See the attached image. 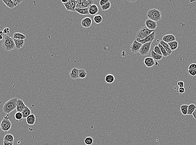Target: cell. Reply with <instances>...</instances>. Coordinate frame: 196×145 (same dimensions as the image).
Returning a JSON list of instances; mask_svg holds the SVG:
<instances>
[{
  "label": "cell",
  "instance_id": "cell-51",
  "mask_svg": "<svg viewBox=\"0 0 196 145\" xmlns=\"http://www.w3.org/2000/svg\"><path fill=\"white\" fill-rule=\"evenodd\" d=\"M4 39V36H0V40H3Z\"/></svg>",
  "mask_w": 196,
  "mask_h": 145
},
{
  "label": "cell",
  "instance_id": "cell-5",
  "mask_svg": "<svg viewBox=\"0 0 196 145\" xmlns=\"http://www.w3.org/2000/svg\"><path fill=\"white\" fill-rule=\"evenodd\" d=\"M94 0H78L76 9H88L89 7L93 4Z\"/></svg>",
  "mask_w": 196,
  "mask_h": 145
},
{
  "label": "cell",
  "instance_id": "cell-10",
  "mask_svg": "<svg viewBox=\"0 0 196 145\" xmlns=\"http://www.w3.org/2000/svg\"><path fill=\"white\" fill-rule=\"evenodd\" d=\"M145 24L146 25V27L148 29L151 30L155 31V30L156 29L157 26V24L156 22L149 19L146 20L145 22Z\"/></svg>",
  "mask_w": 196,
  "mask_h": 145
},
{
  "label": "cell",
  "instance_id": "cell-28",
  "mask_svg": "<svg viewBox=\"0 0 196 145\" xmlns=\"http://www.w3.org/2000/svg\"><path fill=\"white\" fill-rule=\"evenodd\" d=\"M2 1L5 4L7 7L10 9H14V7H15L12 0H3Z\"/></svg>",
  "mask_w": 196,
  "mask_h": 145
},
{
  "label": "cell",
  "instance_id": "cell-7",
  "mask_svg": "<svg viewBox=\"0 0 196 145\" xmlns=\"http://www.w3.org/2000/svg\"><path fill=\"white\" fill-rule=\"evenodd\" d=\"M12 123L9 120L4 119L0 123V128L3 131L7 133L11 129Z\"/></svg>",
  "mask_w": 196,
  "mask_h": 145
},
{
  "label": "cell",
  "instance_id": "cell-15",
  "mask_svg": "<svg viewBox=\"0 0 196 145\" xmlns=\"http://www.w3.org/2000/svg\"><path fill=\"white\" fill-rule=\"evenodd\" d=\"M88 10L89 14L91 15H94L99 12V8L96 4H93L89 7Z\"/></svg>",
  "mask_w": 196,
  "mask_h": 145
},
{
  "label": "cell",
  "instance_id": "cell-19",
  "mask_svg": "<svg viewBox=\"0 0 196 145\" xmlns=\"http://www.w3.org/2000/svg\"><path fill=\"white\" fill-rule=\"evenodd\" d=\"M160 44L164 47V48L165 49V50L166 51V52L170 55L171 54H172V51L169 45L168 44L166 43L165 42H164L163 40H161L160 42Z\"/></svg>",
  "mask_w": 196,
  "mask_h": 145
},
{
  "label": "cell",
  "instance_id": "cell-38",
  "mask_svg": "<svg viewBox=\"0 0 196 145\" xmlns=\"http://www.w3.org/2000/svg\"><path fill=\"white\" fill-rule=\"evenodd\" d=\"M154 52H155V53L160 55L162 56V54L161 53V50L160 49V48L159 47H158V45L157 46H155L154 48Z\"/></svg>",
  "mask_w": 196,
  "mask_h": 145
},
{
  "label": "cell",
  "instance_id": "cell-47",
  "mask_svg": "<svg viewBox=\"0 0 196 145\" xmlns=\"http://www.w3.org/2000/svg\"><path fill=\"white\" fill-rule=\"evenodd\" d=\"M4 145H14V143H11V142L4 141Z\"/></svg>",
  "mask_w": 196,
  "mask_h": 145
},
{
  "label": "cell",
  "instance_id": "cell-23",
  "mask_svg": "<svg viewBox=\"0 0 196 145\" xmlns=\"http://www.w3.org/2000/svg\"><path fill=\"white\" fill-rule=\"evenodd\" d=\"M168 44L170 48L172 51H173L176 50L179 46L178 42L177 41H174L171 42Z\"/></svg>",
  "mask_w": 196,
  "mask_h": 145
},
{
  "label": "cell",
  "instance_id": "cell-52",
  "mask_svg": "<svg viewBox=\"0 0 196 145\" xmlns=\"http://www.w3.org/2000/svg\"><path fill=\"white\" fill-rule=\"evenodd\" d=\"M128 2H130V3H134L136 1V0H128Z\"/></svg>",
  "mask_w": 196,
  "mask_h": 145
},
{
  "label": "cell",
  "instance_id": "cell-11",
  "mask_svg": "<svg viewBox=\"0 0 196 145\" xmlns=\"http://www.w3.org/2000/svg\"><path fill=\"white\" fill-rule=\"evenodd\" d=\"M26 105H25L24 102L23 101V100L21 99H18L17 102L16 104V109L18 112H22L25 107H26Z\"/></svg>",
  "mask_w": 196,
  "mask_h": 145
},
{
  "label": "cell",
  "instance_id": "cell-26",
  "mask_svg": "<svg viewBox=\"0 0 196 145\" xmlns=\"http://www.w3.org/2000/svg\"><path fill=\"white\" fill-rule=\"evenodd\" d=\"M189 105L184 104L180 106V111L182 115L184 116H186L187 115L188 109Z\"/></svg>",
  "mask_w": 196,
  "mask_h": 145
},
{
  "label": "cell",
  "instance_id": "cell-32",
  "mask_svg": "<svg viewBox=\"0 0 196 145\" xmlns=\"http://www.w3.org/2000/svg\"><path fill=\"white\" fill-rule=\"evenodd\" d=\"M102 17L100 15H96L94 17V21L97 24H99L102 21Z\"/></svg>",
  "mask_w": 196,
  "mask_h": 145
},
{
  "label": "cell",
  "instance_id": "cell-33",
  "mask_svg": "<svg viewBox=\"0 0 196 145\" xmlns=\"http://www.w3.org/2000/svg\"><path fill=\"white\" fill-rule=\"evenodd\" d=\"M14 118L17 121H21L23 119V115L22 114V112H17L15 114Z\"/></svg>",
  "mask_w": 196,
  "mask_h": 145
},
{
  "label": "cell",
  "instance_id": "cell-42",
  "mask_svg": "<svg viewBox=\"0 0 196 145\" xmlns=\"http://www.w3.org/2000/svg\"><path fill=\"white\" fill-rule=\"evenodd\" d=\"M13 1L14 2L15 7H16V6H17L19 4H21V2L23 1L22 0H14Z\"/></svg>",
  "mask_w": 196,
  "mask_h": 145
},
{
  "label": "cell",
  "instance_id": "cell-4",
  "mask_svg": "<svg viewBox=\"0 0 196 145\" xmlns=\"http://www.w3.org/2000/svg\"><path fill=\"white\" fill-rule=\"evenodd\" d=\"M155 31L148 29L146 26H144L141 29L137 32L136 36V40H142L149 36L151 33Z\"/></svg>",
  "mask_w": 196,
  "mask_h": 145
},
{
  "label": "cell",
  "instance_id": "cell-16",
  "mask_svg": "<svg viewBox=\"0 0 196 145\" xmlns=\"http://www.w3.org/2000/svg\"><path fill=\"white\" fill-rule=\"evenodd\" d=\"M78 70L76 68H73L70 73V77L73 80H76L78 78Z\"/></svg>",
  "mask_w": 196,
  "mask_h": 145
},
{
  "label": "cell",
  "instance_id": "cell-2",
  "mask_svg": "<svg viewBox=\"0 0 196 145\" xmlns=\"http://www.w3.org/2000/svg\"><path fill=\"white\" fill-rule=\"evenodd\" d=\"M18 99L17 97H14L5 102L3 107V110L5 114H9L16 109Z\"/></svg>",
  "mask_w": 196,
  "mask_h": 145
},
{
  "label": "cell",
  "instance_id": "cell-41",
  "mask_svg": "<svg viewBox=\"0 0 196 145\" xmlns=\"http://www.w3.org/2000/svg\"><path fill=\"white\" fill-rule=\"evenodd\" d=\"M189 69H196V64L192 63L190 64L188 67V70Z\"/></svg>",
  "mask_w": 196,
  "mask_h": 145
},
{
  "label": "cell",
  "instance_id": "cell-50",
  "mask_svg": "<svg viewBox=\"0 0 196 145\" xmlns=\"http://www.w3.org/2000/svg\"><path fill=\"white\" fill-rule=\"evenodd\" d=\"M68 0H61V2H62L63 4H66V3H68Z\"/></svg>",
  "mask_w": 196,
  "mask_h": 145
},
{
  "label": "cell",
  "instance_id": "cell-29",
  "mask_svg": "<svg viewBox=\"0 0 196 145\" xmlns=\"http://www.w3.org/2000/svg\"><path fill=\"white\" fill-rule=\"evenodd\" d=\"M14 137L11 134H7L4 138V141L14 143Z\"/></svg>",
  "mask_w": 196,
  "mask_h": 145
},
{
  "label": "cell",
  "instance_id": "cell-37",
  "mask_svg": "<svg viewBox=\"0 0 196 145\" xmlns=\"http://www.w3.org/2000/svg\"><path fill=\"white\" fill-rule=\"evenodd\" d=\"M63 4L67 10L68 11H73V9L71 7V5L69 3H68H68H67L66 4Z\"/></svg>",
  "mask_w": 196,
  "mask_h": 145
},
{
  "label": "cell",
  "instance_id": "cell-24",
  "mask_svg": "<svg viewBox=\"0 0 196 145\" xmlns=\"http://www.w3.org/2000/svg\"><path fill=\"white\" fill-rule=\"evenodd\" d=\"M75 11L82 15H87L89 14L88 9H75Z\"/></svg>",
  "mask_w": 196,
  "mask_h": 145
},
{
  "label": "cell",
  "instance_id": "cell-34",
  "mask_svg": "<svg viewBox=\"0 0 196 145\" xmlns=\"http://www.w3.org/2000/svg\"><path fill=\"white\" fill-rule=\"evenodd\" d=\"M94 140L91 137H87L84 140V143L87 145H91L93 143Z\"/></svg>",
  "mask_w": 196,
  "mask_h": 145
},
{
  "label": "cell",
  "instance_id": "cell-8",
  "mask_svg": "<svg viewBox=\"0 0 196 145\" xmlns=\"http://www.w3.org/2000/svg\"><path fill=\"white\" fill-rule=\"evenodd\" d=\"M142 45V44L137 42L136 39L134 40V42L130 46V49L132 54H137L138 52H139Z\"/></svg>",
  "mask_w": 196,
  "mask_h": 145
},
{
  "label": "cell",
  "instance_id": "cell-12",
  "mask_svg": "<svg viewBox=\"0 0 196 145\" xmlns=\"http://www.w3.org/2000/svg\"><path fill=\"white\" fill-rule=\"evenodd\" d=\"M81 25L84 28H89L92 25L91 19L89 17H86L84 18L82 21Z\"/></svg>",
  "mask_w": 196,
  "mask_h": 145
},
{
  "label": "cell",
  "instance_id": "cell-13",
  "mask_svg": "<svg viewBox=\"0 0 196 145\" xmlns=\"http://www.w3.org/2000/svg\"><path fill=\"white\" fill-rule=\"evenodd\" d=\"M144 64L147 68H151L156 64L155 60L151 57H146L144 59Z\"/></svg>",
  "mask_w": 196,
  "mask_h": 145
},
{
  "label": "cell",
  "instance_id": "cell-48",
  "mask_svg": "<svg viewBox=\"0 0 196 145\" xmlns=\"http://www.w3.org/2000/svg\"><path fill=\"white\" fill-rule=\"evenodd\" d=\"M193 116L194 117V119L196 120V108L195 110H194V112H193L192 114Z\"/></svg>",
  "mask_w": 196,
  "mask_h": 145
},
{
  "label": "cell",
  "instance_id": "cell-44",
  "mask_svg": "<svg viewBox=\"0 0 196 145\" xmlns=\"http://www.w3.org/2000/svg\"><path fill=\"white\" fill-rule=\"evenodd\" d=\"M185 91V89L184 87H181V88H179V90H178V92H179V94L180 95H182L184 93Z\"/></svg>",
  "mask_w": 196,
  "mask_h": 145
},
{
  "label": "cell",
  "instance_id": "cell-25",
  "mask_svg": "<svg viewBox=\"0 0 196 145\" xmlns=\"http://www.w3.org/2000/svg\"><path fill=\"white\" fill-rule=\"evenodd\" d=\"M151 57L154 60H156V61L161 60V59L163 58V56L160 55L155 53L153 50H152L151 52Z\"/></svg>",
  "mask_w": 196,
  "mask_h": 145
},
{
  "label": "cell",
  "instance_id": "cell-3",
  "mask_svg": "<svg viewBox=\"0 0 196 145\" xmlns=\"http://www.w3.org/2000/svg\"><path fill=\"white\" fill-rule=\"evenodd\" d=\"M146 16L149 19L156 22L161 19V13L157 9H151L148 11Z\"/></svg>",
  "mask_w": 196,
  "mask_h": 145
},
{
  "label": "cell",
  "instance_id": "cell-35",
  "mask_svg": "<svg viewBox=\"0 0 196 145\" xmlns=\"http://www.w3.org/2000/svg\"><path fill=\"white\" fill-rule=\"evenodd\" d=\"M77 2H78V0H68V3H69L71 5V7L73 9V11H75V10L77 6Z\"/></svg>",
  "mask_w": 196,
  "mask_h": 145
},
{
  "label": "cell",
  "instance_id": "cell-31",
  "mask_svg": "<svg viewBox=\"0 0 196 145\" xmlns=\"http://www.w3.org/2000/svg\"><path fill=\"white\" fill-rule=\"evenodd\" d=\"M158 47H159L160 49L161 50V53L162 54V56L163 57H167L169 56H170V55L166 52V51L165 50V49L164 48V47L160 43L158 44Z\"/></svg>",
  "mask_w": 196,
  "mask_h": 145
},
{
  "label": "cell",
  "instance_id": "cell-1",
  "mask_svg": "<svg viewBox=\"0 0 196 145\" xmlns=\"http://www.w3.org/2000/svg\"><path fill=\"white\" fill-rule=\"evenodd\" d=\"M2 45L3 49L7 52L12 51L16 48L14 39L9 36L4 35Z\"/></svg>",
  "mask_w": 196,
  "mask_h": 145
},
{
  "label": "cell",
  "instance_id": "cell-17",
  "mask_svg": "<svg viewBox=\"0 0 196 145\" xmlns=\"http://www.w3.org/2000/svg\"><path fill=\"white\" fill-rule=\"evenodd\" d=\"M36 118L35 115L31 114L26 118V122L28 125L32 126L35 124Z\"/></svg>",
  "mask_w": 196,
  "mask_h": 145
},
{
  "label": "cell",
  "instance_id": "cell-30",
  "mask_svg": "<svg viewBox=\"0 0 196 145\" xmlns=\"http://www.w3.org/2000/svg\"><path fill=\"white\" fill-rule=\"evenodd\" d=\"M196 108V105L194 104H191L188 106V115H192L193 112Z\"/></svg>",
  "mask_w": 196,
  "mask_h": 145
},
{
  "label": "cell",
  "instance_id": "cell-22",
  "mask_svg": "<svg viewBox=\"0 0 196 145\" xmlns=\"http://www.w3.org/2000/svg\"><path fill=\"white\" fill-rule=\"evenodd\" d=\"M105 80L108 84H111L115 81V77L113 74H107L105 77Z\"/></svg>",
  "mask_w": 196,
  "mask_h": 145
},
{
  "label": "cell",
  "instance_id": "cell-39",
  "mask_svg": "<svg viewBox=\"0 0 196 145\" xmlns=\"http://www.w3.org/2000/svg\"><path fill=\"white\" fill-rule=\"evenodd\" d=\"M187 72L191 76L194 77V76L196 75V69H189V70H188Z\"/></svg>",
  "mask_w": 196,
  "mask_h": 145
},
{
  "label": "cell",
  "instance_id": "cell-40",
  "mask_svg": "<svg viewBox=\"0 0 196 145\" xmlns=\"http://www.w3.org/2000/svg\"><path fill=\"white\" fill-rule=\"evenodd\" d=\"M3 33H4V36H9L10 34L9 28H5L4 29Z\"/></svg>",
  "mask_w": 196,
  "mask_h": 145
},
{
  "label": "cell",
  "instance_id": "cell-6",
  "mask_svg": "<svg viewBox=\"0 0 196 145\" xmlns=\"http://www.w3.org/2000/svg\"><path fill=\"white\" fill-rule=\"evenodd\" d=\"M152 42H147L144 44L141 47L139 53L141 56H145L148 55L149 53Z\"/></svg>",
  "mask_w": 196,
  "mask_h": 145
},
{
  "label": "cell",
  "instance_id": "cell-45",
  "mask_svg": "<svg viewBox=\"0 0 196 145\" xmlns=\"http://www.w3.org/2000/svg\"><path fill=\"white\" fill-rule=\"evenodd\" d=\"M177 85L179 87V88H181V87H184V83L183 81H179L177 83Z\"/></svg>",
  "mask_w": 196,
  "mask_h": 145
},
{
  "label": "cell",
  "instance_id": "cell-46",
  "mask_svg": "<svg viewBox=\"0 0 196 145\" xmlns=\"http://www.w3.org/2000/svg\"><path fill=\"white\" fill-rule=\"evenodd\" d=\"M4 29L2 26H0V36H4V33H3V31H4Z\"/></svg>",
  "mask_w": 196,
  "mask_h": 145
},
{
  "label": "cell",
  "instance_id": "cell-20",
  "mask_svg": "<svg viewBox=\"0 0 196 145\" xmlns=\"http://www.w3.org/2000/svg\"><path fill=\"white\" fill-rule=\"evenodd\" d=\"M26 37L25 35L20 32H15L13 35V38L16 39H23L24 40L26 39Z\"/></svg>",
  "mask_w": 196,
  "mask_h": 145
},
{
  "label": "cell",
  "instance_id": "cell-14",
  "mask_svg": "<svg viewBox=\"0 0 196 145\" xmlns=\"http://www.w3.org/2000/svg\"><path fill=\"white\" fill-rule=\"evenodd\" d=\"M162 40H163L164 42H165L166 43H169L176 41V37L173 35L169 34L163 36L162 39Z\"/></svg>",
  "mask_w": 196,
  "mask_h": 145
},
{
  "label": "cell",
  "instance_id": "cell-36",
  "mask_svg": "<svg viewBox=\"0 0 196 145\" xmlns=\"http://www.w3.org/2000/svg\"><path fill=\"white\" fill-rule=\"evenodd\" d=\"M111 6V3L110 1H109L104 5L101 6V8L103 10H107L110 8Z\"/></svg>",
  "mask_w": 196,
  "mask_h": 145
},
{
  "label": "cell",
  "instance_id": "cell-49",
  "mask_svg": "<svg viewBox=\"0 0 196 145\" xmlns=\"http://www.w3.org/2000/svg\"><path fill=\"white\" fill-rule=\"evenodd\" d=\"M10 116H9V114H7L6 116H5V117H4V119L6 120H9L10 118Z\"/></svg>",
  "mask_w": 196,
  "mask_h": 145
},
{
  "label": "cell",
  "instance_id": "cell-9",
  "mask_svg": "<svg viewBox=\"0 0 196 145\" xmlns=\"http://www.w3.org/2000/svg\"><path fill=\"white\" fill-rule=\"evenodd\" d=\"M155 32L154 31L152 33H151L149 36H147L144 39L138 40L137 41V42L143 44L147 42H152L153 41L155 40Z\"/></svg>",
  "mask_w": 196,
  "mask_h": 145
},
{
  "label": "cell",
  "instance_id": "cell-43",
  "mask_svg": "<svg viewBox=\"0 0 196 145\" xmlns=\"http://www.w3.org/2000/svg\"><path fill=\"white\" fill-rule=\"evenodd\" d=\"M109 1V0H101L99 2V4H100V5L101 6V7L103 5H105L106 3H107Z\"/></svg>",
  "mask_w": 196,
  "mask_h": 145
},
{
  "label": "cell",
  "instance_id": "cell-27",
  "mask_svg": "<svg viewBox=\"0 0 196 145\" xmlns=\"http://www.w3.org/2000/svg\"><path fill=\"white\" fill-rule=\"evenodd\" d=\"M87 73L85 69H80L78 70V78L83 79L87 77Z\"/></svg>",
  "mask_w": 196,
  "mask_h": 145
},
{
  "label": "cell",
  "instance_id": "cell-18",
  "mask_svg": "<svg viewBox=\"0 0 196 145\" xmlns=\"http://www.w3.org/2000/svg\"><path fill=\"white\" fill-rule=\"evenodd\" d=\"M16 48L20 49L23 47L24 44L25 40L23 39H14Z\"/></svg>",
  "mask_w": 196,
  "mask_h": 145
},
{
  "label": "cell",
  "instance_id": "cell-21",
  "mask_svg": "<svg viewBox=\"0 0 196 145\" xmlns=\"http://www.w3.org/2000/svg\"><path fill=\"white\" fill-rule=\"evenodd\" d=\"M22 114L23 115V118H26L28 116L31 114V111L28 106H26L24 110L22 112Z\"/></svg>",
  "mask_w": 196,
  "mask_h": 145
}]
</instances>
